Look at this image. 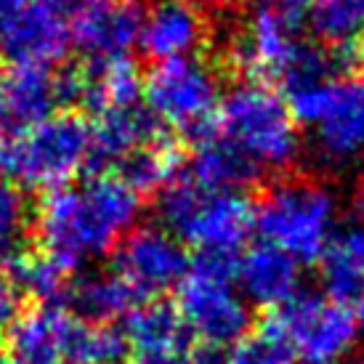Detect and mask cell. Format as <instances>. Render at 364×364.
I'll use <instances>...</instances> for the list:
<instances>
[{"label":"cell","mask_w":364,"mask_h":364,"mask_svg":"<svg viewBox=\"0 0 364 364\" xmlns=\"http://www.w3.org/2000/svg\"><path fill=\"white\" fill-rule=\"evenodd\" d=\"M301 364H316V362H301Z\"/></svg>","instance_id":"40"},{"label":"cell","mask_w":364,"mask_h":364,"mask_svg":"<svg viewBox=\"0 0 364 364\" xmlns=\"http://www.w3.org/2000/svg\"><path fill=\"white\" fill-rule=\"evenodd\" d=\"M189 3H218V0H189Z\"/></svg>","instance_id":"39"},{"label":"cell","mask_w":364,"mask_h":364,"mask_svg":"<svg viewBox=\"0 0 364 364\" xmlns=\"http://www.w3.org/2000/svg\"><path fill=\"white\" fill-rule=\"evenodd\" d=\"M335 245H338L346 255H351V258L364 269V218H354L351 229H348Z\"/></svg>","instance_id":"32"},{"label":"cell","mask_w":364,"mask_h":364,"mask_svg":"<svg viewBox=\"0 0 364 364\" xmlns=\"http://www.w3.org/2000/svg\"><path fill=\"white\" fill-rule=\"evenodd\" d=\"M53 324L64 364H122L128 356L131 346L117 327L88 322L61 309H53Z\"/></svg>","instance_id":"19"},{"label":"cell","mask_w":364,"mask_h":364,"mask_svg":"<svg viewBox=\"0 0 364 364\" xmlns=\"http://www.w3.org/2000/svg\"><path fill=\"white\" fill-rule=\"evenodd\" d=\"M186 364H229V348L223 346H213V343H203L197 346Z\"/></svg>","instance_id":"33"},{"label":"cell","mask_w":364,"mask_h":364,"mask_svg":"<svg viewBox=\"0 0 364 364\" xmlns=\"http://www.w3.org/2000/svg\"><path fill=\"white\" fill-rule=\"evenodd\" d=\"M144 96L162 125L181 128L200 139L218 114L221 80L208 61L186 56L157 64L144 82Z\"/></svg>","instance_id":"8"},{"label":"cell","mask_w":364,"mask_h":364,"mask_svg":"<svg viewBox=\"0 0 364 364\" xmlns=\"http://www.w3.org/2000/svg\"><path fill=\"white\" fill-rule=\"evenodd\" d=\"M0 359H3V348H0Z\"/></svg>","instance_id":"41"},{"label":"cell","mask_w":364,"mask_h":364,"mask_svg":"<svg viewBox=\"0 0 364 364\" xmlns=\"http://www.w3.org/2000/svg\"><path fill=\"white\" fill-rule=\"evenodd\" d=\"M176 162H178L176 152H173L165 141H160V144H152V146H144L139 152L128 154V157L117 165V168H120L117 176H120L128 186H133L139 194L157 192V189L162 192V189L173 181V176H176Z\"/></svg>","instance_id":"25"},{"label":"cell","mask_w":364,"mask_h":364,"mask_svg":"<svg viewBox=\"0 0 364 364\" xmlns=\"http://www.w3.org/2000/svg\"><path fill=\"white\" fill-rule=\"evenodd\" d=\"M64 93H67V102H77L93 114H102L114 107L139 102L141 77L128 56L88 59L85 67L64 77Z\"/></svg>","instance_id":"14"},{"label":"cell","mask_w":364,"mask_h":364,"mask_svg":"<svg viewBox=\"0 0 364 364\" xmlns=\"http://www.w3.org/2000/svg\"><path fill=\"white\" fill-rule=\"evenodd\" d=\"M141 24L144 11L136 0H91L72 21L70 38L88 59H112L139 43Z\"/></svg>","instance_id":"13"},{"label":"cell","mask_w":364,"mask_h":364,"mask_svg":"<svg viewBox=\"0 0 364 364\" xmlns=\"http://www.w3.org/2000/svg\"><path fill=\"white\" fill-rule=\"evenodd\" d=\"M189 269V255L178 237L160 226H139L120 245L114 274L139 298H157L178 287Z\"/></svg>","instance_id":"11"},{"label":"cell","mask_w":364,"mask_h":364,"mask_svg":"<svg viewBox=\"0 0 364 364\" xmlns=\"http://www.w3.org/2000/svg\"><path fill=\"white\" fill-rule=\"evenodd\" d=\"M229 364H295V348L272 319L253 333H245L229 348Z\"/></svg>","instance_id":"27"},{"label":"cell","mask_w":364,"mask_h":364,"mask_svg":"<svg viewBox=\"0 0 364 364\" xmlns=\"http://www.w3.org/2000/svg\"><path fill=\"white\" fill-rule=\"evenodd\" d=\"M351 309H354L356 322H359V324H364V295H362V298H359V301H356L354 306H351Z\"/></svg>","instance_id":"36"},{"label":"cell","mask_w":364,"mask_h":364,"mask_svg":"<svg viewBox=\"0 0 364 364\" xmlns=\"http://www.w3.org/2000/svg\"><path fill=\"white\" fill-rule=\"evenodd\" d=\"M19 309H21L19 287L11 279L9 272L0 269V330L14 327V324L19 322Z\"/></svg>","instance_id":"30"},{"label":"cell","mask_w":364,"mask_h":364,"mask_svg":"<svg viewBox=\"0 0 364 364\" xmlns=\"http://www.w3.org/2000/svg\"><path fill=\"white\" fill-rule=\"evenodd\" d=\"M277 3H284V6H293V9H298V6H306V3H316V0H277Z\"/></svg>","instance_id":"37"},{"label":"cell","mask_w":364,"mask_h":364,"mask_svg":"<svg viewBox=\"0 0 364 364\" xmlns=\"http://www.w3.org/2000/svg\"><path fill=\"white\" fill-rule=\"evenodd\" d=\"M67 102L64 77L43 67H9L0 75V109L9 139L56 114Z\"/></svg>","instance_id":"12"},{"label":"cell","mask_w":364,"mask_h":364,"mask_svg":"<svg viewBox=\"0 0 364 364\" xmlns=\"http://www.w3.org/2000/svg\"><path fill=\"white\" fill-rule=\"evenodd\" d=\"M338 203L316 181H279L255 208V229L263 242L279 247L298 263L322 261L333 247Z\"/></svg>","instance_id":"3"},{"label":"cell","mask_w":364,"mask_h":364,"mask_svg":"<svg viewBox=\"0 0 364 364\" xmlns=\"http://www.w3.org/2000/svg\"><path fill=\"white\" fill-rule=\"evenodd\" d=\"M178 314L203 343H237L250 327V309L237 284V258L200 253L178 284Z\"/></svg>","instance_id":"7"},{"label":"cell","mask_w":364,"mask_h":364,"mask_svg":"<svg viewBox=\"0 0 364 364\" xmlns=\"http://www.w3.org/2000/svg\"><path fill=\"white\" fill-rule=\"evenodd\" d=\"M11 364H64L56 341L53 309H41L14 324Z\"/></svg>","instance_id":"23"},{"label":"cell","mask_w":364,"mask_h":364,"mask_svg":"<svg viewBox=\"0 0 364 364\" xmlns=\"http://www.w3.org/2000/svg\"><path fill=\"white\" fill-rule=\"evenodd\" d=\"M122 333H125L128 346L139 351V356L181 354L189 343V335H192L178 309L160 304V301L136 306L125 316Z\"/></svg>","instance_id":"21"},{"label":"cell","mask_w":364,"mask_h":364,"mask_svg":"<svg viewBox=\"0 0 364 364\" xmlns=\"http://www.w3.org/2000/svg\"><path fill=\"white\" fill-rule=\"evenodd\" d=\"M11 279L16 282L21 295H32L43 304V309H56V304L67 301L70 284L67 272L46 258V255H16L11 261Z\"/></svg>","instance_id":"24"},{"label":"cell","mask_w":364,"mask_h":364,"mask_svg":"<svg viewBox=\"0 0 364 364\" xmlns=\"http://www.w3.org/2000/svg\"><path fill=\"white\" fill-rule=\"evenodd\" d=\"M30 3L32 0H0V38L24 11L30 9Z\"/></svg>","instance_id":"34"},{"label":"cell","mask_w":364,"mask_h":364,"mask_svg":"<svg viewBox=\"0 0 364 364\" xmlns=\"http://www.w3.org/2000/svg\"><path fill=\"white\" fill-rule=\"evenodd\" d=\"M205 38V19L189 0H157L144 14L139 46L157 64L194 56Z\"/></svg>","instance_id":"17"},{"label":"cell","mask_w":364,"mask_h":364,"mask_svg":"<svg viewBox=\"0 0 364 364\" xmlns=\"http://www.w3.org/2000/svg\"><path fill=\"white\" fill-rule=\"evenodd\" d=\"M162 128L152 109L139 102L102 112L91 128V162L96 168L120 165L128 154L165 141Z\"/></svg>","instance_id":"15"},{"label":"cell","mask_w":364,"mask_h":364,"mask_svg":"<svg viewBox=\"0 0 364 364\" xmlns=\"http://www.w3.org/2000/svg\"><path fill=\"white\" fill-rule=\"evenodd\" d=\"M237 284L245 301L282 309L301 293V263L269 242L247 247L237 261Z\"/></svg>","instance_id":"18"},{"label":"cell","mask_w":364,"mask_h":364,"mask_svg":"<svg viewBox=\"0 0 364 364\" xmlns=\"http://www.w3.org/2000/svg\"><path fill=\"white\" fill-rule=\"evenodd\" d=\"M160 215L168 232L205 255H229L255 229V208L242 192H215L192 178H173L160 194Z\"/></svg>","instance_id":"2"},{"label":"cell","mask_w":364,"mask_h":364,"mask_svg":"<svg viewBox=\"0 0 364 364\" xmlns=\"http://www.w3.org/2000/svg\"><path fill=\"white\" fill-rule=\"evenodd\" d=\"M311 27L330 46L359 43V35H364V0H316Z\"/></svg>","instance_id":"26"},{"label":"cell","mask_w":364,"mask_h":364,"mask_svg":"<svg viewBox=\"0 0 364 364\" xmlns=\"http://www.w3.org/2000/svg\"><path fill=\"white\" fill-rule=\"evenodd\" d=\"M32 3H38L41 9H46L48 14H53L56 19L64 21L67 27H72V21L88 9L91 0H32Z\"/></svg>","instance_id":"31"},{"label":"cell","mask_w":364,"mask_h":364,"mask_svg":"<svg viewBox=\"0 0 364 364\" xmlns=\"http://www.w3.org/2000/svg\"><path fill=\"white\" fill-rule=\"evenodd\" d=\"M139 215L141 194L120 176L99 173L46 194L35 215V232L43 255L70 274L117 247L136 229Z\"/></svg>","instance_id":"1"},{"label":"cell","mask_w":364,"mask_h":364,"mask_svg":"<svg viewBox=\"0 0 364 364\" xmlns=\"http://www.w3.org/2000/svg\"><path fill=\"white\" fill-rule=\"evenodd\" d=\"M133 364H186L181 354H154V356H139Z\"/></svg>","instance_id":"35"},{"label":"cell","mask_w":364,"mask_h":364,"mask_svg":"<svg viewBox=\"0 0 364 364\" xmlns=\"http://www.w3.org/2000/svg\"><path fill=\"white\" fill-rule=\"evenodd\" d=\"M274 322L290 338L295 354L304 356V362L316 364L346 359L359 335V322L351 309L316 293H298L282 306Z\"/></svg>","instance_id":"10"},{"label":"cell","mask_w":364,"mask_h":364,"mask_svg":"<svg viewBox=\"0 0 364 364\" xmlns=\"http://www.w3.org/2000/svg\"><path fill=\"white\" fill-rule=\"evenodd\" d=\"M284 91L295 122L311 128L324 160L348 165L364 157V75L301 82Z\"/></svg>","instance_id":"6"},{"label":"cell","mask_w":364,"mask_h":364,"mask_svg":"<svg viewBox=\"0 0 364 364\" xmlns=\"http://www.w3.org/2000/svg\"><path fill=\"white\" fill-rule=\"evenodd\" d=\"M218 131L261 171H284L301 154V133L293 112L263 82H245L223 96Z\"/></svg>","instance_id":"4"},{"label":"cell","mask_w":364,"mask_h":364,"mask_svg":"<svg viewBox=\"0 0 364 364\" xmlns=\"http://www.w3.org/2000/svg\"><path fill=\"white\" fill-rule=\"evenodd\" d=\"M91 162V128L77 114H53L0 141V176L27 189L53 192Z\"/></svg>","instance_id":"5"},{"label":"cell","mask_w":364,"mask_h":364,"mask_svg":"<svg viewBox=\"0 0 364 364\" xmlns=\"http://www.w3.org/2000/svg\"><path fill=\"white\" fill-rule=\"evenodd\" d=\"M67 301L75 306L77 316L88 322L107 324L114 316H128L136 309L139 295L114 272H96L70 284Z\"/></svg>","instance_id":"22"},{"label":"cell","mask_w":364,"mask_h":364,"mask_svg":"<svg viewBox=\"0 0 364 364\" xmlns=\"http://www.w3.org/2000/svg\"><path fill=\"white\" fill-rule=\"evenodd\" d=\"M261 173V168L250 157H245L234 144L226 141L221 133L213 136V131H208L194 139L189 178L197 186L215 192H240L258 181Z\"/></svg>","instance_id":"20"},{"label":"cell","mask_w":364,"mask_h":364,"mask_svg":"<svg viewBox=\"0 0 364 364\" xmlns=\"http://www.w3.org/2000/svg\"><path fill=\"white\" fill-rule=\"evenodd\" d=\"M30 229L27 200L16 183L0 176V261H14L21 255V245Z\"/></svg>","instance_id":"28"},{"label":"cell","mask_w":364,"mask_h":364,"mask_svg":"<svg viewBox=\"0 0 364 364\" xmlns=\"http://www.w3.org/2000/svg\"><path fill=\"white\" fill-rule=\"evenodd\" d=\"M306 46L298 9L263 0L245 16L232 56L240 70L258 80H284Z\"/></svg>","instance_id":"9"},{"label":"cell","mask_w":364,"mask_h":364,"mask_svg":"<svg viewBox=\"0 0 364 364\" xmlns=\"http://www.w3.org/2000/svg\"><path fill=\"white\" fill-rule=\"evenodd\" d=\"M70 46V27L38 3H30V9L0 38V53L3 59H9L11 67L51 70L56 61L67 56Z\"/></svg>","instance_id":"16"},{"label":"cell","mask_w":364,"mask_h":364,"mask_svg":"<svg viewBox=\"0 0 364 364\" xmlns=\"http://www.w3.org/2000/svg\"><path fill=\"white\" fill-rule=\"evenodd\" d=\"M9 139V131H6V120H3V109H0V141Z\"/></svg>","instance_id":"38"},{"label":"cell","mask_w":364,"mask_h":364,"mask_svg":"<svg viewBox=\"0 0 364 364\" xmlns=\"http://www.w3.org/2000/svg\"><path fill=\"white\" fill-rule=\"evenodd\" d=\"M322 282L327 298L348 309L364 295V269L333 242L322 258Z\"/></svg>","instance_id":"29"}]
</instances>
